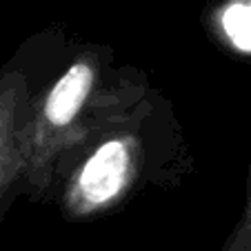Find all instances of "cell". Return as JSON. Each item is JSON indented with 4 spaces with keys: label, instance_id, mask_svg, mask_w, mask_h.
Masks as SVG:
<instances>
[{
    "label": "cell",
    "instance_id": "3957f363",
    "mask_svg": "<svg viewBox=\"0 0 251 251\" xmlns=\"http://www.w3.org/2000/svg\"><path fill=\"white\" fill-rule=\"evenodd\" d=\"M31 100L27 74L18 67L0 71V218L11 194L23 182V149L20 125Z\"/></svg>",
    "mask_w": 251,
    "mask_h": 251
},
{
    "label": "cell",
    "instance_id": "7a4b0ae2",
    "mask_svg": "<svg viewBox=\"0 0 251 251\" xmlns=\"http://www.w3.org/2000/svg\"><path fill=\"white\" fill-rule=\"evenodd\" d=\"M140 165L142 145L133 131H111L100 138L62 185L65 216L87 220L114 209L131 191Z\"/></svg>",
    "mask_w": 251,
    "mask_h": 251
},
{
    "label": "cell",
    "instance_id": "277c9868",
    "mask_svg": "<svg viewBox=\"0 0 251 251\" xmlns=\"http://www.w3.org/2000/svg\"><path fill=\"white\" fill-rule=\"evenodd\" d=\"M218 29L229 47L251 56V0H231L218 14Z\"/></svg>",
    "mask_w": 251,
    "mask_h": 251
},
{
    "label": "cell",
    "instance_id": "6da1fadb",
    "mask_svg": "<svg viewBox=\"0 0 251 251\" xmlns=\"http://www.w3.org/2000/svg\"><path fill=\"white\" fill-rule=\"evenodd\" d=\"M100 58L80 53L45 91L29 100L20 125L23 185L33 200L51 191L62 158L87 133L85 114L100 82Z\"/></svg>",
    "mask_w": 251,
    "mask_h": 251
},
{
    "label": "cell",
    "instance_id": "5b68a950",
    "mask_svg": "<svg viewBox=\"0 0 251 251\" xmlns=\"http://www.w3.org/2000/svg\"><path fill=\"white\" fill-rule=\"evenodd\" d=\"M223 251H251V176L249 189H247V204L242 209V216L233 227V233L227 238Z\"/></svg>",
    "mask_w": 251,
    "mask_h": 251
}]
</instances>
